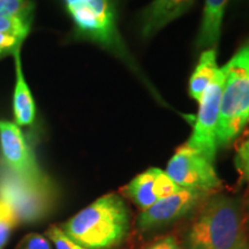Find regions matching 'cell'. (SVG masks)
<instances>
[{
    "instance_id": "6da1fadb",
    "label": "cell",
    "mask_w": 249,
    "mask_h": 249,
    "mask_svg": "<svg viewBox=\"0 0 249 249\" xmlns=\"http://www.w3.org/2000/svg\"><path fill=\"white\" fill-rule=\"evenodd\" d=\"M248 216L244 202L229 195L205 200L183 236V249H238L247 244Z\"/></svg>"
},
{
    "instance_id": "7a4b0ae2",
    "label": "cell",
    "mask_w": 249,
    "mask_h": 249,
    "mask_svg": "<svg viewBox=\"0 0 249 249\" xmlns=\"http://www.w3.org/2000/svg\"><path fill=\"white\" fill-rule=\"evenodd\" d=\"M74 242L88 249L119 246L129 231V213L118 194H107L70 218L60 227Z\"/></svg>"
},
{
    "instance_id": "3957f363",
    "label": "cell",
    "mask_w": 249,
    "mask_h": 249,
    "mask_svg": "<svg viewBox=\"0 0 249 249\" xmlns=\"http://www.w3.org/2000/svg\"><path fill=\"white\" fill-rule=\"evenodd\" d=\"M77 35L91 40L121 59L141 79L151 85L143 76L142 71L124 44L118 29L116 6L113 0H64Z\"/></svg>"
},
{
    "instance_id": "277c9868",
    "label": "cell",
    "mask_w": 249,
    "mask_h": 249,
    "mask_svg": "<svg viewBox=\"0 0 249 249\" xmlns=\"http://www.w3.org/2000/svg\"><path fill=\"white\" fill-rule=\"evenodd\" d=\"M222 71L224 83L217 147L226 148L249 124V42L233 55Z\"/></svg>"
},
{
    "instance_id": "5b68a950",
    "label": "cell",
    "mask_w": 249,
    "mask_h": 249,
    "mask_svg": "<svg viewBox=\"0 0 249 249\" xmlns=\"http://www.w3.org/2000/svg\"><path fill=\"white\" fill-rule=\"evenodd\" d=\"M165 172L183 189L213 193L222 186L213 161L187 143L174 152Z\"/></svg>"
},
{
    "instance_id": "8992f818",
    "label": "cell",
    "mask_w": 249,
    "mask_h": 249,
    "mask_svg": "<svg viewBox=\"0 0 249 249\" xmlns=\"http://www.w3.org/2000/svg\"><path fill=\"white\" fill-rule=\"evenodd\" d=\"M224 83V74L219 68L217 75L198 102V113L192 135L187 141L189 147L203 154L208 160L214 161L217 152V129L219 123L220 99Z\"/></svg>"
},
{
    "instance_id": "52a82bcc",
    "label": "cell",
    "mask_w": 249,
    "mask_h": 249,
    "mask_svg": "<svg viewBox=\"0 0 249 249\" xmlns=\"http://www.w3.org/2000/svg\"><path fill=\"white\" fill-rule=\"evenodd\" d=\"M0 149L6 169L18 178L36 185L48 182L33 149L15 123L0 120Z\"/></svg>"
},
{
    "instance_id": "ba28073f",
    "label": "cell",
    "mask_w": 249,
    "mask_h": 249,
    "mask_svg": "<svg viewBox=\"0 0 249 249\" xmlns=\"http://www.w3.org/2000/svg\"><path fill=\"white\" fill-rule=\"evenodd\" d=\"M0 180V197L14 208L18 217L36 218L45 213L50 203L48 182L36 185L18 178L6 171Z\"/></svg>"
},
{
    "instance_id": "9c48e42d",
    "label": "cell",
    "mask_w": 249,
    "mask_h": 249,
    "mask_svg": "<svg viewBox=\"0 0 249 249\" xmlns=\"http://www.w3.org/2000/svg\"><path fill=\"white\" fill-rule=\"evenodd\" d=\"M211 194L213 193L182 188L169 197L161 198L149 209L141 211L136 222L139 230L149 231L176 222L205 202Z\"/></svg>"
},
{
    "instance_id": "30bf717a",
    "label": "cell",
    "mask_w": 249,
    "mask_h": 249,
    "mask_svg": "<svg viewBox=\"0 0 249 249\" xmlns=\"http://www.w3.org/2000/svg\"><path fill=\"white\" fill-rule=\"evenodd\" d=\"M194 0H154L143 11L140 31L143 38H151L167 24L189 11Z\"/></svg>"
},
{
    "instance_id": "8fae6325",
    "label": "cell",
    "mask_w": 249,
    "mask_h": 249,
    "mask_svg": "<svg viewBox=\"0 0 249 249\" xmlns=\"http://www.w3.org/2000/svg\"><path fill=\"white\" fill-rule=\"evenodd\" d=\"M34 2L13 17L0 18V59L14 54L21 49L23 40L29 35L34 18Z\"/></svg>"
},
{
    "instance_id": "7c38bea8",
    "label": "cell",
    "mask_w": 249,
    "mask_h": 249,
    "mask_svg": "<svg viewBox=\"0 0 249 249\" xmlns=\"http://www.w3.org/2000/svg\"><path fill=\"white\" fill-rule=\"evenodd\" d=\"M15 60V87L13 95L14 123L20 126H29L35 121L36 105L31 95L29 86L27 85L22 71L21 49L14 52Z\"/></svg>"
},
{
    "instance_id": "4fadbf2b",
    "label": "cell",
    "mask_w": 249,
    "mask_h": 249,
    "mask_svg": "<svg viewBox=\"0 0 249 249\" xmlns=\"http://www.w3.org/2000/svg\"><path fill=\"white\" fill-rule=\"evenodd\" d=\"M229 0H204L203 18L196 45L198 49H214L220 37V28Z\"/></svg>"
},
{
    "instance_id": "5bb4252c",
    "label": "cell",
    "mask_w": 249,
    "mask_h": 249,
    "mask_svg": "<svg viewBox=\"0 0 249 249\" xmlns=\"http://www.w3.org/2000/svg\"><path fill=\"white\" fill-rule=\"evenodd\" d=\"M157 170L156 167H152L140 173L124 189V194L128 196L141 211L149 209L156 202L160 201L156 192Z\"/></svg>"
},
{
    "instance_id": "9a60e30c",
    "label": "cell",
    "mask_w": 249,
    "mask_h": 249,
    "mask_svg": "<svg viewBox=\"0 0 249 249\" xmlns=\"http://www.w3.org/2000/svg\"><path fill=\"white\" fill-rule=\"evenodd\" d=\"M219 67L217 65V53L214 49H207L201 54L197 66L189 79L188 92L196 102H200L202 96L217 75Z\"/></svg>"
},
{
    "instance_id": "2e32d148",
    "label": "cell",
    "mask_w": 249,
    "mask_h": 249,
    "mask_svg": "<svg viewBox=\"0 0 249 249\" xmlns=\"http://www.w3.org/2000/svg\"><path fill=\"white\" fill-rule=\"evenodd\" d=\"M18 220V217L14 208L5 198L0 197V249L5 248Z\"/></svg>"
},
{
    "instance_id": "e0dca14e",
    "label": "cell",
    "mask_w": 249,
    "mask_h": 249,
    "mask_svg": "<svg viewBox=\"0 0 249 249\" xmlns=\"http://www.w3.org/2000/svg\"><path fill=\"white\" fill-rule=\"evenodd\" d=\"M181 189V187L177 185L165 171L160 169L157 170V174H156V192H157V196L160 200L169 197V196L176 194Z\"/></svg>"
},
{
    "instance_id": "ac0fdd59",
    "label": "cell",
    "mask_w": 249,
    "mask_h": 249,
    "mask_svg": "<svg viewBox=\"0 0 249 249\" xmlns=\"http://www.w3.org/2000/svg\"><path fill=\"white\" fill-rule=\"evenodd\" d=\"M46 236L53 244L55 249H88L68 238L58 226H50L46 231Z\"/></svg>"
},
{
    "instance_id": "d6986e66",
    "label": "cell",
    "mask_w": 249,
    "mask_h": 249,
    "mask_svg": "<svg viewBox=\"0 0 249 249\" xmlns=\"http://www.w3.org/2000/svg\"><path fill=\"white\" fill-rule=\"evenodd\" d=\"M31 4V0H0V18L20 14Z\"/></svg>"
},
{
    "instance_id": "ffe728a7",
    "label": "cell",
    "mask_w": 249,
    "mask_h": 249,
    "mask_svg": "<svg viewBox=\"0 0 249 249\" xmlns=\"http://www.w3.org/2000/svg\"><path fill=\"white\" fill-rule=\"evenodd\" d=\"M17 249H52L50 240L38 233H30L24 236Z\"/></svg>"
},
{
    "instance_id": "44dd1931",
    "label": "cell",
    "mask_w": 249,
    "mask_h": 249,
    "mask_svg": "<svg viewBox=\"0 0 249 249\" xmlns=\"http://www.w3.org/2000/svg\"><path fill=\"white\" fill-rule=\"evenodd\" d=\"M236 166L249 181V139L241 144L236 155Z\"/></svg>"
},
{
    "instance_id": "7402d4cb",
    "label": "cell",
    "mask_w": 249,
    "mask_h": 249,
    "mask_svg": "<svg viewBox=\"0 0 249 249\" xmlns=\"http://www.w3.org/2000/svg\"><path fill=\"white\" fill-rule=\"evenodd\" d=\"M143 249H183V247L173 235H164L145 246Z\"/></svg>"
},
{
    "instance_id": "603a6c76",
    "label": "cell",
    "mask_w": 249,
    "mask_h": 249,
    "mask_svg": "<svg viewBox=\"0 0 249 249\" xmlns=\"http://www.w3.org/2000/svg\"><path fill=\"white\" fill-rule=\"evenodd\" d=\"M238 249H249V241L247 242V244L242 245V246H241V247H239Z\"/></svg>"
},
{
    "instance_id": "cb8c5ba5",
    "label": "cell",
    "mask_w": 249,
    "mask_h": 249,
    "mask_svg": "<svg viewBox=\"0 0 249 249\" xmlns=\"http://www.w3.org/2000/svg\"><path fill=\"white\" fill-rule=\"evenodd\" d=\"M247 229H248V239H249V216H248V222H247Z\"/></svg>"
},
{
    "instance_id": "d4e9b609",
    "label": "cell",
    "mask_w": 249,
    "mask_h": 249,
    "mask_svg": "<svg viewBox=\"0 0 249 249\" xmlns=\"http://www.w3.org/2000/svg\"><path fill=\"white\" fill-rule=\"evenodd\" d=\"M248 182H249V181H248Z\"/></svg>"
}]
</instances>
